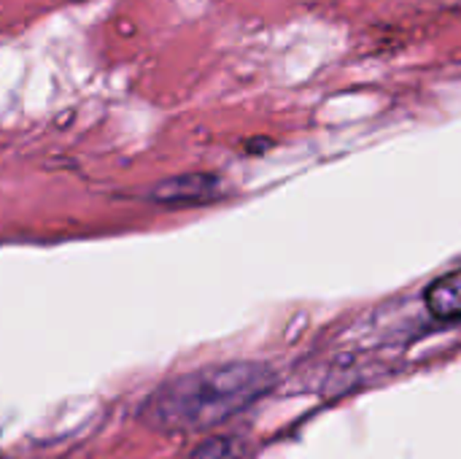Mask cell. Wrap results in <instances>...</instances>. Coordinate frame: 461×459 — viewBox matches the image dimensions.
Here are the masks:
<instances>
[{"label": "cell", "mask_w": 461, "mask_h": 459, "mask_svg": "<svg viewBox=\"0 0 461 459\" xmlns=\"http://www.w3.org/2000/svg\"><path fill=\"white\" fill-rule=\"evenodd\" d=\"M278 376L265 363H221L181 373L157 387L140 406V422L154 433H205L262 400Z\"/></svg>", "instance_id": "6da1fadb"}, {"label": "cell", "mask_w": 461, "mask_h": 459, "mask_svg": "<svg viewBox=\"0 0 461 459\" xmlns=\"http://www.w3.org/2000/svg\"><path fill=\"white\" fill-rule=\"evenodd\" d=\"M224 192L219 176L211 173H184L165 179L149 189V200L165 208H186V206H205L219 200Z\"/></svg>", "instance_id": "7a4b0ae2"}, {"label": "cell", "mask_w": 461, "mask_h": 459, "mask_svg": "<svg viewBox=\"0 0 461 459\" xmlns=\"http://www.w3.org/2000/svg\"><path fill=\"white\" fill-rule=\"evenodd\" d=\"M424 303L432 317L443 322H461V268L435 279L424 292Z\"/></svg>", "instance_id": "3957f363"}, {"label": "cell", "mask_w": 461, "mask_h": 459, "mask_svg": "<svg viewBox=\"0 0 461 459\" xmlns=\"http://www.w3.org/2000/svg\"><path fill=\"white\" fill-rule=\"evenodd\" d=\"M189 459H246V444L232 436H216L203 441Z\"/></svg>", "instance_id": "277c9868"}]
</instances>
